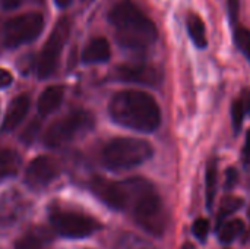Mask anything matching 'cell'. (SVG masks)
Returning a JSON list of instances; mask_svg holds the SVG:
<instances>
[{"label": "cell", "mask_w": 250, "mask_h": 249, "mask_svg": "<svg viewBox=\"0 0 250 249\" xmlns=\"http://www.w3.org/2000/svg\"><path fill=\"white\" fill-rule=\"evenodd\" d=\"M108 21L114 26L116 40L125 48L145 50L158 38L155 23L132 0L117 1L108 12Z\"/></svg>", "instance_id": "cell-1"}, {"label": "cell", "mask_w": 250, "mask_h": 249, "mask_svg": "<svg viewBox=\"0 0 250 249\" xmlns=\"http://www.w3.org/2000/svg\"><path fill=\"white\" fill-rule=\"evenodd\" d=\"M113 120L139 132H154L161 123V110L152 95L139 90L117 92L110 103Z\"/></svg>", "instance_id": "cell-2"}, {"label": "cell", "mask_w": 250, "mask_h": 249, "mask_svg": "<svg viewBox=\"0 0 250 249\" xmlns=\"http://www.w3.org/2000/svg\"><path fill=\"white\" fill-rule=\"evenodd\" d=\"M133 220L146 233L161 236L166 232L168 216L154 186L142 178H132V197L129 208Z\"/></svg>", "instance_id": "cell-3"}, {"label": "cell", "mask_w": 250, "mask_h": 249, "mask_svg": "<svg viewBox=\"0 0 250 249\" xmlns=\"http://www.w3.org/2000/svg\"><path fill=\"white\" fill-rule=\"evenodd\" d=\"M154 150L148 141L138 138L111 139L101 151L103 163L111 170L133 169L151 158Z\"/></svg>", "instance_id": "cell-4"}, {"label": "cell", "mask_w": 250, "mask_h": 249, "mask_svg": "<svg viewBox=\"0 0 250 249\" xmlns=\"http://www.w3.org/2000/svg\"><path fill=\"white\" fill-rule=\"evenodd\" d=\"M94 126V116L85 110H76L51 123L44 135V144L57 148L88 134Z\"/></svg>", "instance_id": "cell-5"}, {"label": "cell", "mask_w": 250, "mask_h": 249, "mask_svg": "<svg viewBox=\"0 0 250 249\" xmlns=\"http://www.w3.org/2000/svg\"><path fill=\"white\" fill-rule=\"evenodd\" d=\"M50 225L56 233H59L63 238H72V239L86 238L101 229L100 222L95 220L94 217L64 208L51 210Z\"/></svg>", "instance_id": "cell-6"}, {"label": "cell", "mask_w": 250, "mask_h": 249, "mask_svg": "<svg viewBox=\"0 0 250 249\" xmlns=\"http://www.w3.org/2000/svg\"><path fill=\"white\" fill-rule=\"evenodd\" d=\"M70 34V21L67 18H62L53 28L47 43L44 44L38 60H37V75L41 79H45L54 73L59 65V59L62 50Z\"/></svg>", "instance_id": "cell-7"}, {"label": "cell", "mask_w": 250, "mask_h": 249, "mask_svg": "<svg viewBox=\"0 0 250 249\" xmlns=\"http://www.w3.org/2000/svg\"><path fill=\"white\" fill-rule=\"evenodd\" d=\"M44 28L41 13L29 12L9 19L3 26V43L6 47H19L35 40Z\"/></svg>", "instance_id": "cell-8"}, {"label": "cell", "mask_w": 250, "mask_h": 249, "mask_svg": "<svg viewBox=\"0 0 250 249\" xmlns=\"http://www.w3.org/2000/svg\"><path fill=\"white\" fill-rule=\"evenodd\" d=\"M91 189L94 195L110 208L127 210L129 198H130V189L127 181L114 182V181H107L104 178H95L91 182Z\"/></svg>", "instance_id": "cell-9"}, {"label": "cell", "mask_w": 250, "mask_h": 249, "mask_svg": "<svg viewBox=\"0 0 250 249\" xmlns=\"http://www.w3.org/2000/svg\"><path fill=\"white\" fill-rule=\"evenodd\" d=\"M59 175V163L48 157L40 156L34 158L25 172V182L32 189H41L48 186Z\"/></svg>", "instance_id": "cell-10"}, {"label": "cell", "mask_w": 250, "mask_h": 249, "mask_svg": "<svg viewBox=\"0 0 250 249\" xmlns=\"http://www.w3.org/2000/svg\"><path fill=\"white\" fill-rule=\"evenodd\" d=\"M117 79L123 82H133L141 85H149L155 87L161 82L163 73L158 68L146 63H129V65H120L116 69Z\"/></svg>", "instance_id": "cell-11"}, {"label": "cell", "mask_w": 250, "mask_h": 249, "mask_svg": "<svg viewBox=\"0 0 250 249\" xmlns=\"http://www.w3.org/2000/svg\"><path fill=\"white\" fill-rule=\"evenodd\" d=\"M29 104H31V100L26 94H21V95L15 97L12 100V103L9 104L7 112L4 114L3 131L9 132V131L16 129L23 122V119L26 117L28 110H29Z\"/></svg>", "instance_id": "cell-12"}, {"label": "cell", "mask_w": 250, "mask_h": 249, "mask_svg": "<svg viewBox=\"0 0 250 249\" xmlns=\"http://www.w3.org/2000/svg\"><path fill=\"white\" fill-rule=\"evenodd\" d=\"M63 95H64L63 87H60V85L47 87L41 92V95L38 98V103H37L40 114L41 116H47V114L54 113L60 107V104L63 101Z\"/></svg>", "instance_id": "cell-13"}, {"label": "cell", "mask_w": 250, "mask_h": 249, "mask_svg": "<svg viewBox=\"0 0 250 249\" xmlns=\"http://www.w3.org/2000/svg\"><path fill=\"white\" fill-rule=\"evenodd\" d=\"M110 54L111 50L108 41L103 37H97L92 38L83 48L82 60L83 63H103L110 59Z\"/></svg>", "instance_id": "cell-14"}, {"label": "cell", "mask_w": 250, "mask_h": 249, "mask_svg": "<svg viewBox=\"0 0 250 249\" xmlns=\"http://www.w3.org/2000/svg\"><path fill=\"white\" fill-rule=\"evenodd\" d=\"M50 233L44 227H34L16 241L15 249H45Z\"/></svg>", "instance_id": "cell-15"}, {"label": "cell", "mask_w": 250, "mask_h": 249, "mask_svg": "<svg viewBox=\"0 0 250 249\" xmlns=\"http://www.w3.org/2000/svg\"><path fill=\"white\" fill-rule=\"evenodd\" d=\"M21 166V158L16 151L4 148L0 150V182L12 178L18 173Z\"/></svg>", "instance_id": "cell-16"}, {"label": "cell", "mask_w": 250, "mask_h": 249, "mask_svg": "<svg viewBox=\"0 0 250 249\" xmlns=\"http://www.w3.org/2000/svg\"><path fill=\"white\" fill-rule=\"evenodd\" d=\"M188 31H189L190 38L196 44V47H199V48L207 47V44H208L207 28H205V23H204V21L201 19L199 15H196V13H189L188 15Z\"/></svg>", "instance_id": "cell-17"}, {"label": "cell", "mask_w": 250, "mask_h": 249, "mask_svg": "<svg viewBox=\"0 0 250 249\" xmlns=\"http://www.w3.org/2000/svg\"><path fill=\"white\" fill-rule=\"evenodd\" d=\"M246 114H250V92L245 90L240 97L233 103L231 107V117H233V125L234 129L239 131L243 125V119Z\"/></svg>", "instance_id": "cell-18"}, {"label": "cell", "mask_w": 250, "mask_h": 249, "mask_svg": "<svg viewBox=\"0 0 250 249\" xmlns=\"http://www.w3.org/2000/svg\"><path fill=\"white\" fill-rule=\"evenodd\" d=\"M116 249H155V247L142 236L135 233H125L117 239Z\"/></svg>", "instance_id": "cell-19"}, {"label": "cell", "mask_w": 250, "mask_h": 249, "mask_svg": "<svg viewBox=\"0 0 250 249\" xmlns=\"http://www.w3.org/2000/svg\"><path fill=\"white\" fill-rule=\"evenodd\" d=\"M22 200L18 198L16 194H9L4 200H1V208H0V217H3L4 220L10 222V220H15L21 213V203Z\"/></svg>", "instance_id": "cell-20"}, {"label": "cell", "mask_w": 250, "mask_h": 249, "mask_svg": "<svg viewBox=\"0 0 250 249\" xmlns=\"http://www.w3.org/2000/svg\"><path fill=\"white\" fill-rule=\"evenodd\" d=\"M245 229V225L242 220H231V222H227L224 223L221 227H220V241L223 244H230L233 242L237 236L242 235Z\"/></svg>", "instance_id": "cell-21"}, {"label": "cell", "mask_w": 250, "mask_h": 249, "mask_svg": "<svg viewBox=\"0 0 250 249\" xmlns=\"http://www.w3.org/2000/svg\"><path fill=\"white\" fill-rule=\"evenodd\" d=\"M215 189H217V164L215 161H211L207 169V200L209 208L212 207L214 203Z\"/></svg>", "instance_id": "cell-22"}, {"label": "cell", "mask_w": 250, "mask_h": 249, "mask_svg": "<svg viewBox=\"0 0 250 249\" xmlns=\"http://www.w3.org/2000/svg\"><path fill=\"white\" fill-rule=\"evenodd\" d=\"M234 43L239 50L250 60V29L246 26H237L234 29Z\"/></svg>", "instance_id": "cell-23"}, {"label": "cell", "mask_w": 250, "mask_h": 249, "mask_svg": "<svg viewBox=\"0 0 250 249\" xmlns=\"http://www.w3.org/2000/svg\"><path fill=\"white\" fill-rule=\"evenodd\" d=\"M243 205V200L242 198H237V197H229V198H224L221 205H220V214H218V219L223 220L224 217H229L230 214L236 213L240 207Z\"/></svg>", "instance_id": "cell-24"}, {"label": "cell", "mask_w": 250, "mask_h": 249, "mask_svg": "<svg viewBox=\"0 0 250 249\" xmlns=\"http://www.w3.org/2000/svg\"><path fill=\"white\" fill-rule=\"evenodd\" d=\"M193 233L199 241H205L209 233V222L207 219H198L193 223Z\"/></svg>", "instance_id": "cell-25"}, {"label": "cell", "mask_w": 250, "mask_h": 249, "mask_svg": "<svg viewBox=\"0 0 250 249\" xmlns=\"http://www.w3.org/2000/svg\"><path fill=\"white\" fill-rule=\"evenodd\" d=\"M237 182V170L236 169H229L227 170V181H226V188L231 189Z\"/></svg>", "instance_id": "cell-26"}, {"label": "cell", "mask_w": 250, "mask_h": 249, "mask_svg": "<svg viewBox=\"0 0 250 249\" xmlns=\"http://www.w3.org/2000/svg\"><path fill=\"white\" fill-rule=\"evenodd\" d=\"M227 3H229V13L231 16V21L234 22L237 19V15H239L240 3H239V0H227Z\"/></svg>", "instance_id": "cell-27"}, {"label": "cell", "mask_w": 250, "mask_h": 249, "mask_svg": "<svg viewBox=\"0 0 250 249\" xmlns=\"http://www.w3.org/2000/svg\"><path fill=\"white\" fill-rule=\"evenodd\" d=\"M12 81H13V78H12L10 72L6 70V69H0V88H4V87L10 85Z\"/></svg>", "instance_id": "cell-28"}, {"label": "cell", "mask_w": 250, "mask_h": 249, "mask_svg": "<svg viewBox=\"0 0 250 249\" xmlns=\"http://www.w3.org/2000/svg\"><path fill=\"white\" fill-rule=\"evenodd\" d=\"M23 1H25V0H0V4H1V7H3V9H6V10H12V9L19 7Z\"/></svg>", "instance_id": "cell-29"}, {"label": "cell", "mask_w": 250, "mask_h": 249, "mask_svg": "<svg viewBox=\"0 0 250 249\" xmlns=\"http://www.w3.org/2000/svg\"><path fill=\"white\" fill-rule=\"evenodd\" d=\"M243 161L245 164H250V129L246 136V142H245V148H243Z\"/></svg>", "instance_id": "cell-30"}, {"label": "cell", "mask_w": 250, "mask_h": 249, "mask_svg": "<svg viewBox=\"0 0 250 249\" xmlns=\"http://www.w3.org/2000/svg\"><path fill=\"white\" fill-rule=\"evenodd\" d=\"M56 1V4L59 6V7H66L72 0H54Z\"/></svg>", "instance_id": "cell-31"}, {"label": "cell", "mask_w": 250, "mask_h": 249, "mask_svg": "<svg viewBox=\"0 0 250 249\" xmlns=\"http://www.w3.org/2000/svg\"><path fill=\"white\" fill-rule=\"evenodd\" d=\"M183 249H193V247H192V245H189V244H186V245H185V248Z\"/></svg>", "instance_id": "cell-32"}, {"label": "cell", "mask_w": 250, "mask_h": 249, "mask_svg": "<svg viewBox=\"0 0 250 249\" xmlns=\"http://www.w3.org/2000/svg\"><path fill=\"white\" fill-rule=\"evenodd\" d=\"M249 219H250V208H249Z\"/></svg>", "instance_id": "cell-33"}]
</instances>
